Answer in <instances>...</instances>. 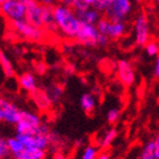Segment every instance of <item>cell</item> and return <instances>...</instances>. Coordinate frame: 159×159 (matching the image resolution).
Returning <instances> with one entry per match:
<instances>
[{
	"label": "cell",
	"mask_w": 159,
	"mask_h": 159,
	"mask_svg": "<svg viewBox=\"0 0 159 159\" xmlns=\"http://www.w3.org/2000/svg\"><path fill=\"white\" fill-rule=\"evenodd\" d=\"M35 70H37L38 74H40V75H42V74L46 73L47 67H46V65H44L43 63H38V64H37V66H35Z\"/></svg>",
	"instance_id": "cell-31"
},
{
	"label": "cell",
	"mask_w": 159,
	"mask_h": 159,
	"mask_svg": "<svg viewBox=\"0 0 159 159\" xmlns=\"http://www.w3.org/2000/svg\"><path fill=\"white\" fill-rule=\"evenodd\" d=\"M64 70H65V74L66 75H73V74H75V66H74L73 64H67Z\"/></svg>",
	"instance_id": "cell-30"
},
{
	"label": "cell",
	"mask_w": 159,
	"mask_h": 159,
	"mask_svg": "<svg viewBox=\"0 0 159 159\" xmlns=\"http://www.w3.org/2000/svg\"><path fill=\"white\" fill-rule=\"evenodd\" d=\"M110 22H111V20H110L108 17H101V18H100V20L97 23V29H98V31H99V33L106 34L107 35V32H108V29H109Z\"/></svg>",
	"instance_id": "cell-25"
},
{
	"label": "cell",
	"mask_w": 159,
	"mask_h": 159,
	"mask_svg": "<svg viewBox=\"0 0 159 159\" xmlns=\"http://www.w3.org/2000/svg\"><path fill=\"white\" fill-rule=\"evenodd\" d=\"M80 106L82 108V110L86 115H91L93 111L96 110L97 107V101H96V96L93 93L85 92L83 93L81 98H80Z\"/></svg>",
	"instance_id": "cell-16"
},
{
	"label": "cell",
	"mask_w": 159,
	"mask_h": 159,
	"mask_svg": "<svg viewBox=\"0 0 159 159\" xmlns=\"http://www.w3.org/2000/svg\"><path fill=\"white\" fill-rule=\"evenodd\" d=\"M52 159H67V157L65 156L63 152H60V151H57V152L53 155V158Z\"/></svg>",
	"instance_id": "cell-34"
},
{
	"label": "cell",
	"mask_w": 159,
	"mask_h": 159,
	"mask_svg": "<svg viewBox=\"0 0 159 159\" xmlns=\"http://www.w3.org/2000/svg\"><path fill=\"white\" fill-rule=\"evenodd\" d=\"M20 110L17 108V106L13 101L1 98L0 99V120L6 124L16 125L20 120Z\"/></svg>",
	"instance_id": "cell-7"
},
{
	"label": "cell",
	"mask_w": 159,
	"mask_h": 159,
	"mask_svg": "<svg viewBox=\"0 0 159 159\" xmlns=\"http://www.w3.org/2000/svg\"><path fill=\"white\" fill-rule=\"evenodd\" d=\"M47 156L46 150L35 148H25L20 152L13 155V159H44Z\"/></svg>",
	"instance_id": "cell-15"
},
{
	"label": "cell",
	"mask_w": 159,
	"mask_h": 159,
	"mask_svg": "<svg viewBox=\"0 0 159 159\" xmlns=\"http://www.w3.org/2000/svg\"><path fill=\"white\" fill-rule=\"evenodd\" d=\"M99 155V149L98 147L93 146V144H89L86 146L83 150L82 157L81 159H97Z\"/></svg>",
	"instance_id": "cell-22"
},
{
	"label": "cell",
	"mask_w": 159,
	"mask_h": 159,
	"mask_svg": "<svg viewBox=\"0 0 159 159\" xmlns=\"http://www.w3.org/2000/svg\"><path fill=\"white\" fill-rule=\"evenodd\" d=\"M99 31L97 29V25L88 23H81V27L77 33L76 40L77 42L85 47H96L98 46V39H99Z\"/></svg>",
	"instance_id": "cell-6"
},
{
	"label": "cell",
	"mask_w": 159,
	"mask_h": 159,
	"mask_svg": "<svg viewBox=\"0 0 159 159\" xmlns=\"http://www.w3.org/2000/svg\"><path fill=\"white\" fill-rule=\"evenodd\" d=\"M117 77L123 85L131 86L135 82V72L129 61L125 59L118 60L116 65Z\"/></svg>",
	"instance_id": "cell-10"
},
{
	"label": "cell",
	"mask_w": 159,
	"mask_h": 159,
	"mask_svg": "<svg viewBox=\"0 0 159 159\" xmlns=\"http://www.w3.org/2000/svg\"><path fill=\"white\" fill-rule=\"evenodd\" d=\"M144 49H146L147 55L149 57H157L159 56V46L157 42H153V41H149L144 46Z\"/></svg>",
	"instance_id": "cell-24"
},
{
	"label": "cell",
	"mask_w": 159,
	"mask_h": 159,
	"mask_svg": "<svg viewBox=\"0 0 159 159\" xmlns=\"http://www.w3.org/2000/svg\"><path fill=\"white\" fill-rule=\"evenodd\" d=\"M26 16L25 20L37 27L44 29L43 25V10L44 5L40 3L38 0H27L26 2Z\"/></svg>",
	"instance_id": "cell-9"
},
{
	"label": "cell",
	"mask_w": 159,
	"mask_h": 159,
	"mask_svg": "<svg viewBox=\"0 0 159 159\" xmlns=\"http://www.w3.org/2000/svg\"><path fill=\"white\" fill-rule=\"evenodd\" d=\"M135 1H136V2H140V1H141V0H135Z\"/></svg>",
	"instance_id": "cell-38"
},
{
	"label": "cell",
	"mask_w": 159,
	"mask_h": 159,
	"mask_svg": "<svg viewBox=\"0 0 159 159\" xmlns=\"http://www.w3.org/2000/svg\"><path fill=\"white\" fill-rule=\"evenodd\" d=\"M0 65H1V70H2L3 75L6 76V79H10L14 77L15 75V70L10 59L7 57V55L3 52L2 50L0 51Z\"/></svg>",
	"instance_id": "cell-18"
},
{
	"label": "cell",
	"mask_w": 159,
	"mask_h": 159,
	"mask_svg": "<svg viewBox=\"0 0 159 159\" xmlns=\"http://www.w3.org/2000/svg\"><path fill=\"white\" fill-rule=\"evenodd\" d=\"M38 1L44 6H53V3L56 2V0H38Z\"/></svg>",
	"instance_id": "cell-33"
},
{
	"label": "cell",
	"mask_w": 159,
	"mask_h": 159,
	"mask_svg": "<svg viewBox=\"0 0 159 159\" xmlns=\"http://www.w3.org/2000/svg\"><path fill=\"white\" fill-rule=\"evenodd\" d=\"M117 134H118L117 129H115V127L108 129L107 131L103 132V134L99 139V141H98V146H99L101 149H106V148H108V147L114 142V140L117 138Z\"/></svg>",
	"instance_id": "cell-17"
},
{
	"label": "cell",
	"mask_w": 159,
	"mask_h": 159,
	"mask_svg": "<svg viewBox=\"0 0 159 159\" xmlns=\"http://www.w3.org/2000/svg\"><path fill=\"white\" fill-rule=\"evenodd\" d=\"M15 129L16 134H29V135H33L40 132H51L49 126L42 123L41 117L30 110H20V120L15 125Z\"/></svg>",
	"instance_id": "cell-2"
},
{
	"label": "cell",
	"mask_w": 159,
	"mask_h": 159,
	"mask_svg": "<svg viewBox=\"0 0 159 159\" xmlns=\"http://www.w3.org/2000/svg\"><path fill=\"white\" fill-rule=\"evenodd\" d=\"M97 159H111V156H110V153L108 151H102V152H100L98 155Z\"/></svg>",
	"instance_id": "cell-32"
},
{
	"label": "cell",
	"mask_w": 159,
	"mask_h": 159,
	"mask_svg": "<svg viewBox=\"0 0 159 159\" xmlns=\"http://www.w3.org/2000/svg\"><path fill=\"white\" fill-rule=\"evenodd\" d=\"M10 23H11V29L18 35H20L24 39L29 40V41L39 42L44 37V29L34 26L31 23H29L25 18L20 20H15V22H10Z\"/></svg>",
	"instance_id": "cell-3"
},
{
	"label": "cell",
	"mask_w": 159,
	"mask_h": 159,
	"mask_svg": "<svg viewBox=\"0 0 159 159\" xmlns=\"http://www.w3.org/2000/svg\"><path fill=\"white\" fill-rule=\"evenodd\" d=\"M30 97H31V100L35 105V107H37L40 111H43V113L49 111L53 105L52 100L49 97L47 90L39 89L38 88V89H35L34 91H32L30 93Z\"/></svg>",
	"instance_id": "cell-11"
},
{
	"label": "cell",
	"mask_w": 159,
	"mask_h": 159,
	"mask_svg": "<svg viewBox=\"0 0 159 159\" xmlns=\"http://www.w3.org/2000/svg\"><path fill=\"white\" fill-rule=\"evenodd\" d=\"M131 11V0H113L106 10V17L111 20H125Z\"/></svg>",
	"instance_id": "cell-5"
},
{
	"label": "cell",
	"mask_w": 159,
	"mask_h": 159,
	"mask_svg": "<svg viewBox=\"0 0 159 159\" xmlns=\"http://www.w3.org/2000/svg\"><path fill=\"white\" fill-rule=\"evenodd\" d=\"M80 1H82V2H84L85 5H88V6H91L93 7L94 5H96L97 0H80Z\"/></svg>",
	"instance_id": "cell-35"
},
{
	"label": "cell",
	"mask_w": 159,
	"mask_h": 159,
	"mask_svg": "<svg viewBox=\"0 0 159 159\" xmlns=\"http://www.w3.org/2000/svg\"><path fill=\"white\" fill-rule=\"evenodd\" d=\"M7 141H8V146H9L10 156L16 155V153L20 152L22 150L25 149V147H24V144L22 143V141H20L16 135L11 136V138H8Z\"/></svg>",
	"instance_id": "cell-21"
},
{
	"label": "cell",
	"mask_w": 159,
	"mask_h": 159,
	"mask_svg": "<svg viewBox=\"0 0 159 159\" xmlns=\"http://www.w3.org/2000/svg\"><path fill=\"white\" fill-rule=\"evenodd\" d=\"M120 118V109L119 108H110L106 114V120L110 125L116 124Z\"/></svg>",
	"instance_id": "cell-23"
},
{
	"label": "cell",
	"mask_w": 159,
	"mask_h": 159,
	"mask_svg": "<svg viewBox=\"0 0 159 159\" xmlns=\"http://www.w3.org/2000/svg\"><path fill=\"white\" fill-rule=\"evenodd\" d=\"M156 1H157V2H158V3H159V0H156Z\"/></svg>",
	"instance_id": "cell-40"
},
{
	"label": "cell",
	"mask_w": 159,
	"mask_h": 159,
	"mask_svg": "<svg viewBox=\"0 0 159 159\" xmlns=\"http://www.w3.org/2000/svg\"><path fill=\"white\" fill-rule=\"evenodd\" d=\"M152 75L155 79H159V56H157L156 61H155V66L152 70Z\"/></svg>",
	"instance_id": "cell-29"
},
{
	"label": "cell",
	"mask_w": 159,
	"mask_h": 159,
	"mask_svg": "<svg viewBox=\"0 0 159 159\" xmlns=\"http://www.w3.org/2000/svg\"><path fill=\"white\" fill-rule=\"evenodd\" d=\"M53 20L58 31L67 39H75L81 27V20L76 11L65 3L53 6Z\"/></svg>",
	"instance_id": "cell-1"
},
{
	"label": "cell",
	"mask_w": 159,
	"mask_h": 159,
	"mask_svg": "<svg viewBox=\"0 0 159 159\" xmlns=\"http://www.w3.org/2000/svg\"><path fill=\"white\" fill-rule=\"evenodd\" d=\"M18 84L20 88L23 89L24 91L31 93L35 89H38L37 86V79L31 72H25L18 77Z\"/></svg>",
	"instance_id": "cell-14"
},
{
	"label": "cell",
	"mask_w": 159,
	"mask_h": 159,
	"mask_svg": "<svg viewBox=\"0 0 159 159\" xmlns=\"http://www.w3.org/2000/svg\"><path fill=\"white\" fill-rule=\"evenodd\" d=\"M0 9L5 18H7L9 22L24 20L26 16V5L18 0H8L0 5Z\"/></svg>",
	"instance_id": "cell-4"
},
{
	"label": "cell",
	"mask_w": 159,
	"mask_h": 159,
	"mask_svg": "<svg viewBox=\"0 0 159 159\" xmlns=\"http://www.w3.org/2000/svg\"><path fill=\"white\" fill-rule=\"evenodd\" d=\"M18 1H22V2H26L27 0H18Z\"/></svg>",
	"instance_id": "cell-37"
},
{
	"label": "cell",
	"mask_w": 159,
	"mask_h": 159,
	"mask_svg": "<svg viewBox=\"0 0 159 159\" xmlns=\"http://www.w3.org/2000/svg\"><path fill=\"white\" fill-rule=\"evenodd\" d=\"M157 138H158V139H159V132H158V135H157Z\"/></svg>",
	"instance_id": "cell-39"
},
{
	"label": "cell",
	"mask_w": 159,
	"mask_h": 159,
	"mask_svg": "<svg viewBox=\"0 0 159 159\" xmlns=\"http://www.w3.org/2000/svg\"><path fill=\"white\" fill-rule=\"evenodd\" d=\"M109 37L106 35V34H101L100 33L99 39H98V46H106L107 43L109 42Z\"/></svg>",
	"instance_id": "cell-28"
},
{
	"label": "cell",
	"mask_w": 159,
	"mask_h": 159,
	"mask_svg": "<svg viewBox=\"0 0 159 159\" xmlns=\"http://www.w3.org/2000/svg\"><path fill=\"white\" fill-rule=\"evenodd\" d=\"M139 159H157V152H156V141L155 139L150 140L144 144L140 152Z\"/></svg>",
	"instance_id": "cell-19"
},
{
	"label": "cell",
	"mask_w": 159,
	"mask_h": 159,
	"mask_svg": "<svg viewBox=\"0 0 159 159\" xmlns=\"http://www.w3.org/2000/svg\"><path fill=\"white\" fill-rule=\"evenodd\" d=\"M149 22L146 14H139L134 22V39L138 46H146L149 42Z\"/></svg>",
	"instance_id": "cell-8"
},
{
	"label": "cell",
	"mask_w": 159,
	"mask_h": 159,
	"mask_svg": "<svg viewBox=\"0 0 159 159\" xmlns=\"http://www.w3.org/2000/svg\"><path fill=\"white\" fill-rule=\"evenodd\" d=\"M101 11L94 8V7H88L85 10H83L81 13H76L77 16L80 17L81 22L83 23H88V24H93V25H97V23L100 20L101 18V15H100Z\"/></svg>",
	"instance_id": "cell-13"
},
{
	"label": "cell",
	"mask_w": 159,
	"mask_h": 159,
	"mask_svg": "<svg viewBox=\"0 0 159 159\" xmlns=\"http://www.w3.org/2000/svg\"><path fill=\"white\" fill-rule=\"evenodd\" d=\"M10 155L9 146H8V141L5 138L0 139V159H6Z\"/></svg>",
	"instance_id": "cell-26"
},
{
	"label": "cell",
	"mask_w": 159,
	"mask_h": 159,
	"mask_svg": "<svg viewBox=\"0 0 159 159\" xmlns=\"http://www.w3.org/2000/svg\"><path fill=\"white\" fill-rule=\"evenodd\" d=\"M111 1H113V0H97L96 5L93 7L97 8L99 11H105V13H106V10L108 9V7H109V5L111 3Z\"/></svg>",
	"instance_id": "cell-27"
},
{
	"label": "cell",
	"mask_w": 159,
	"mask_h": 159,
	"mask_svg": "<svg viewBox=\"0 0 159 159\" xmlns=\"http://www.w3.org/2000/svg\"><path fill=\"white\" fill-rule=\"evenodd\" d=\"M6 1H8V0H0V5H2V3H5Z\"/></svg>",
	"instance_id": "cell-36"
},
{
	"label": "cell",
	"mask_w": 159,
	"mask_h": 159,
	"mask_svg": "<svg viewBox=\"0 0 159 159\" xmlns=\"http://www.w3.org/2000/svg\"><path fill=\"white\" fill-rule=\"evenodd\" d=\"M47 92H48L49 97L51 98L52 102L56 103L61 99V97H63V94H64V89H63V86L59 85V84H51V85L48 88Z\"/></svg>",
	"instance_id": "cell-20"
},
{
	"label": "cell",
	"mask_w": 159,
	"mask_h": 159,
	"mask_svg": "<svg viewBox=\"0 0 159 159\" xmlns=\"http://www.w3.org/2000/svg\"><path fill=\"white\" fill-rule=\"evenodd\" d=\"M126 24L124 20H111L107 32V35L109 37L110 40H118L122 37H124V34L126 33Z\"/></svg>",
	"instance_id": "cell-12"
}]
</instances>
